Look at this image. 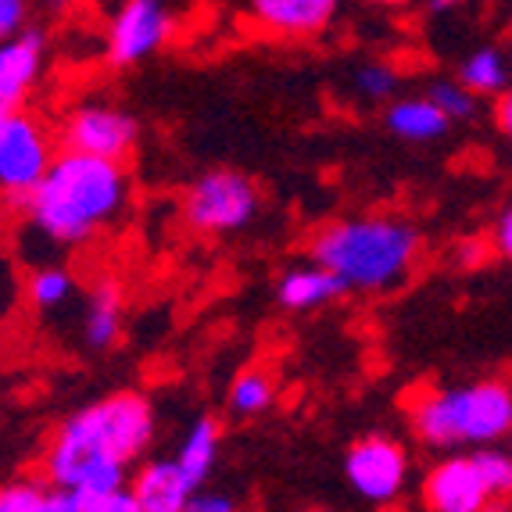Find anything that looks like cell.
Here are the masks:
<instances>
[{
	"mask_svg": "<svg viewBox=\"0 0 512 512\" xmlns=\"http://www.w3.org/2000/svg\"><path fill=\"white\" fill-rule=\"evenodd\" d=\"M129 491L144 512H183L201 487H194L176 459H147L129 473Z\"/></svg>",
	"mask_w": 512,
	"mask_h": 512,
	"instance_id": "4fadbf2b",
	"label": "cell"
},
{
	"mask_svg": "<svg viewBox=\"0 0 512 512\" xmlns=\"http://www.w3.org/2000/svg\"><path fill=\"white\" fill-rule=\"evenodd\" d=\"M351 90H355V97H362V101H394L398 97V90H402V72L394 69L391 61H362L359 69L351 72Z\"/></svg>",
	"mask_w": 512,
	"mask_h": 512,
	"instance_id": "44dd1931",
	"label": "cell"
},
{
	"mask_svg": "<svg viewBox=\"0 0 512 512\" xmlns=\"http://www.w3.org/2000/svg\"><path fill=\"white\" fill-rule=\"evenodd\" d=\"M305 512H330V509H305Z\"/></svg>",
	"mask_w": 512,
	"mask_h": 512,
	"instance_id": "8d00e7d4",
	"label": "cell"
},
{
	"mask_svg": "<svg viewBox=\"0 0 512 512\" xmlns=\"http://www.w3.org/2000/svg\"><path fill=\"white\" fill-rule=\"evenodd\" d=\"M362 4H369V8H376V11H405V8H412L416 0H362Z\"/></svg>",
	"mask_w": 512,
	"mask_h": 512,
	"instance_id": "d6a6232c",
	"label": "cell"
},
{
	"mask_svg": "<svg viewBox=\"0 0 512 512\" xmlns=\"http://www.w3.org/2000/svg\"><path fill=\"white\" fill-rule=\"evenodd\" d=\"M172 33L176 18L165 0H119L104 29V58L111 69H137L162 51Z\"/></svg>",
	"mask_w": 512,
	"mask_h": 512,
	"instance_id": "9c48e42d",
	"label": "cell"
},
{
	"mask_svg": "<svg viewBox=\"0 0 512 512\" xmlns=\"http://www.w3.org/2000/svg\"><path fill=\"white\" fill-rule=\"evenodd\" d=\"M47 65V40L40 29L0 40V104L4 108H26L36 83Z\"/></svg>",
	"mask_w": 512,
	"mask_h": 512,
	"instance_id": "7c38bea8",
	"label": "cell"
},
{
	"mask_svg": "<svg viewBox=\"0 0 512 512\" xmlns=\"http://www.w3.org/2000/svg\"><path fill=\"white\" fill-rule=\"evenodd\" d=\"M423 237L398 215H348L319 226L308 240L312 262L341 276L348 291L387 294L412 276Z\"/></svg>",
	"mask_w": 512,
	"mask_h": 512,
	"instance_id": "3957f363",
	"label": "cell"
},
{
	"mask_svg": "<svg viewBox=\"0 0 512 512\" xmlns=\"http://www.w3.org/2000/svg\"><path fill=\"white\" fill-rule=\"evenodd\" d=\"M183 512H240V509H237V502H233L230 495H222V491H197Z\"/></svg>",
	"mask_w": 512,
	"mask_h": 512,
	"instance_id": "f546056e",
	"label": "cell"
},
{
	"mask_svg": "<svg viewBox=\"0 0 512 512\" xmlns=\"http://www.w3.org/2000/svg\"><path fill=\"white\" fill-rule=\"evenodd\" d=\"M427 97L444 111V119L448 122H473L477 119V108H480V97L473 90L459 83V79H434L427 86Z\"/></svg>",
	"mask_w": 512,
	"mask_h": 512,
	"instance_id": "603a6c76",
	"label": "cell"
},
{
	"mask_svg": "<svg viewBox=\"0 0 512 512\" xmlns=\"http://www.w3.org/2000/svg\"><path fill=\"white\" fill-rule=\"evenodd\" d=\"M133 180L126 162L61 147L40 187L26 197V230L47 251L83 248L126 212Z\"/></svg>",
	"mask_w": 512,
	"mask_h": 512,
	"instance_id": "7a4b0ae2",
	"label": "cell"
},
{
	"mask_svg": "<svg viewBox=\"0 0 512 512\" xmlns=\"http://www.w3.org/2000/svg\"><path fill=\"white\" fill-rule=\"evenodd\" d=\"M405 416L416 441L437 452L498 444L512 434V384L484 376L473 384L419 387L405 398Z\"/></svg>",
	"mask_w": 512,
	"mask_h": 512,
	"instance_id": "277c9868",
	"label": "cell"
},
{
	"mask_svg": "<svg viewBox=\"0 0 512 512\" xmlns=\"http://www.w3.org/2000/svg\"><path fill=\"white\" fill-rule=\"evenodd\" d=\"M466 4H470V0H423V11H427L430 18H448V15H459Z\"/></svg>",
	"mask_w": 512,
	"mask_h": 512,
	"instance_id": "1f68e13d",
	"label": "cell"
},
{
	"mask_svg": "<svg viewBox=\"0 0 512 512\" xmlns=\"http://www.w3.org/2000/svg\"><path fill=\"white\" fill-rule=\"evenodd\" d=\"M122 323H126V305H122V287L119 280H97L90 287V298L83 308V341L90 351H111L122 337Z\"/></svg>",
	"mask_w": 512,
	"mask_h": 512,
	"instance_id": "9a60e30c",
	"label": "cell"
},
{
	"mask_svg": "<svg viewBox=\"0 0 512 512\" xmlns=\"http://www.w3.org/2000/svg\"><path fill=\"white\" fill-rule=\"evenodd\" d=\"M491 251H495L502 262H512V205L502 208V215L491 226Z\"/></svg>",
	"mask_w": 512,
	"mask_h": 512,
	"instance_id": "f1b7e54d",
	"label": "cell"
},
{
	"mask_svg": "<svg viewBox=\"0 0 512 512\" xmlns=\"http://www.w3.org/2000/svg\"><path fill=\"white\" fill-rule=\"evenodd\" d=\"M8 111H11V108H4V104H0V119H4V115H8Z\"/></svg>",
	"mask_w": 512,
	"mask_h": 512,
	"instance_id": "e575fe53",
	"label": "cell"
},
{
	"mask_svg": "<svg viewBox=\"0 0 512 512\" xmlns=\"http://www.w3.org/2000/svg\"><path fill=\"white\" fill-rule=\"evenodd\" d=\"M344 480L366 505L391 509L405 498L412 480V455L398 437L366 434L344 452Z\"/></svg>",
	"mask_w": 512,
	"mask_h": 512,
	"instance_id": "52a82bcc",
	"label": "cell"
},
{
	"mask_svg": "<svg viewBox=\"0 0 512 512\" xmlns=\"http://www.w3.org/2000/svg\"><path fill=\"white\" fill-rule=\"evenodd\" d=\"M348 287H344L341 276H333L326 265H294L276 280V301H280L287 312H316V308L333 305L337 298H344Z\"/></svg>",
	"mask_w": 512,
	"mask_h": 512,
	"instance_id": "5bb4252c",
	"label": "cell"
},
{
	"mask_svg": "<svg viewBox=\"0 0 512 512\" xmlns=\"http://www.w3.org/2000/svg\"><path fill=\"white\" fill-rule=\"evenodd\" d=\"M341 0H248V18L276 40H312L333 26Z\"/></svg>",
	"mask_w": 512,
	"mask_h": 512,
	"instance_id": "8fae6325",
	"label": "cell"
},
{
	"mask_svg": "<svg viewBox=\"0 0 512 512\" xmlns=\"http://www.w3.org/2000/svg\"><path fill=\"white\" fill-rule=\"evenodd\" d=\"M29 15H33V0H0V40L26 33Z\"/></svg>",
	"mask_w": 512,
	"mask_h": 512,
	"instance_id": "484cf974",
	"label": "cell"
},
{
	"mask_svg": "<svg viewBox=\"0 0 512 512\" xmlns=\"http://www.w3.org/2000/svg\"><path fill=\"white\" fill-rule=\"evenodd\" d=\"M455 79H459L466 90H473L477 97H498L502 90L512 86V65L502 47L484 43V47H473L470 54H462Z\"/></svg>",
	"mask_w": 512,
	"mask_h": 512,
	"instance_id": "ac0fdd59",
	"label": "cell"
},
{
	"mask_svg": "<svg viewBox=\"0 0 512 512\" xmlns=\"http://www.w3.org/2000/svg\"><path fill=\"white\" fill-rule=\"evenodd\" d=\"M502 51H505V58H509V65H512V33H509V40H505Z\"/></svg>",
	"mask_w": 512,
	"mask_h": 512,
	"instance_id": "836d02e7",
	"label": "cell"
},
{
	"mask_svg": "<svg viewBox=\"0 0 512 512\" xmlns=\"http://www.w3.org/2000/svg\"><path fill=\"white\" fill-rule=\"evenodd\" d=\"M505 441H509V444H505V448H509V452H512V434H509V437H505Z\"/></svg>",
	"mask_w": 512,
	"mask_h": 512,
	"instance_id": "d590c367",
	"label": "cell"
},
{
	"mask_svg": "<svg viewBox=\"0 0 512 512\" xmlns=\"http://www.w3.org/2000/svg\"><path fill=\"white\" fill-rule=\"evenodd\" d=\"M76 291H79L76 273L58 262L36 265L26 280V301L36 312H58V308H65L76 298Z\"/></svg>",
	"mask_w": 512,
	"mask_h": 512,
	"instance_id": "ffe728a7",
	"label": "cell"
},
{
	"mask_svg": "<svg viewBox=\"0 0 512 512\" xmlns=\"http://www.w3.org/2000/svg\"><path fill=\"white\" fill-rule=\"evenodd\" d=\"M58 144L108 162H129L140 144V122L133 111L111 101H79L61 115Z\"/></svg>",
	"mask_w": 512,
	"mask_h": 512,
	"instance_id": "ba28073f",
	"label": "cell"
},
{
	"mask_svg": "<svg viewBox=\"0 0 512 512\" xmlns=\"http://www.w3.org/2000/svg\"><path fill=\"white\" fill-rule=\"evenodd\" d=\"M18 294H26V283H18L11 258H0V319H4L11 308H15Z\"/></svg>",
	"mask_w": 512,
	"mask_h": 512,
	"instance_id": "83f0119b",
	"label": "cell"
},
{
	"mask_svg": "<svg viewBox=\"0 0 512 512\" xmlns=\"http://www.w3.org/2000/svg\"><path fill=\"white\" fill-rule=\"evenodd\" d=\"M83 505H86V512H144L129 487L111 491V495H101V498H90V502H83Z\"/></svg>",
	"mask_w": 512,
	"mask_h": 512,
	"instance_id": "4316f807",
	"label": "cell"
},
{
	"mask_svg": "<svg viewBox=\"0 0 512 512\" xmlns=\"http://www.w3.org/2000/svg\"><path fill=\"white\" fill-rule=\"evenodd\" d=\"M384 126L398 140H409V144H434V140H441L452 129V122L444 119V111L427 94H416L387 101Z\"/></svg>",
	"mask_w": 512,
	"mask_h": 512,
	"instance_id": "2e32d148",
	"label": "cell"
},
{
	"mask_svg": "<svg viewBox=\"0 0 512 512\" xmlns=\"http://www.w3.org/2000/svg\"><path fill=\"white\" fill-rule=\"evenodd\" d=\"M491 115H495V129L512 144V86L495 97V111Z\"/></svg>",
	"mask_w": 512,
	"mask_h": 512,
	"instance_id": "4dcf8cb0",
	"label": "cell"
},
{
	"mask_svg": "<svg viewBox=\"0 0 512 512\" xmlns=\"http://www.w3.org/2000/svg\"><path fill=\"white\" fill-rule=\"evenodd\" d=\"M423 512H484L491 505L473 455H444L419 480Z\"/></svg>",
	"mask_w": 512,
	"mask_h": 512,
	"instance_id": "30bf717a",
	"label": "cell"
},
{
	"mask_svg": "<svg viewBox=\"0 0 512 512\" xmlns=\"http://www.w3.org/2000/svg\"><path fill=\"white\" fill-rule=\"evenodd\" d=\"M40 491H43V480L33 477L4 480L0 484V512H33Z\"/></svg>",
	"mask_w": 512,
	"mask_h": 512,
	"instance_id": "cb8c5ba5",
	"label": "cell"
},
{
	"mask_svg": "<svg viewBox=\"0 0 512 512\" xmlns=\"http://www.w3.org/2000/svg\"><path fill=\"white\" fill-rule=\"evenodd\" d=\"M58 133L43 115L29 108H11L0 119V194L11 205H26L58 158Z\"/></svg>",
	"mask_w": 512,
	"mask_h": 512,
	"instance_id": "8992f818",
	"label": "cell"
},
{
	"mask_svg": "<svg viewBox=\"0 0 512 512\" xmlns=\"http://www.w3.org/2000/svg\"><path fill=\"white\" fill-rule=\"evenodd\" d=\"M276 405V380L269 369H240L233 376L230 394H226V409L237 419H258Z\"/></svg>",
	"mask_w": 512,
	"mask_h": 512,
	"instance_id": "d6986e66",
	"label": "cell"
},
{
	"mask_svg": "<svg viewBox=\"0 0 512 512\" xmlns=\"http://www.w3.org/2000/svg\"><path fill=\"white\" fill-rule=\"evenodd\" d=\"M33 512H86V505L76 491L58 487V484H47V480H43V491H40V498H36Z\"/></svg>",
	"mask_w": 512,
	"mask_h": 512,
	"instance_id": "d4e9b609",
	"label": "cell"
},
{
	"mask_svg": "<svg viewBox=\"0 0 512 512\" xmlns=\"http://www.w3.org/2000/svg\"><path fill=\"white\" fill-rule=\"evenodd\" d=\"M219 448H222V427L215 416H197L194 423L183 434L180 448L172 459L180 462V470L194 480V487H205V480L212 477L215 462H219Z\"/></svg>",
	"mask_w": 512,
	"mask_h": 512,
	"instance_id": "e0dca14e",
	"label": "cell"
},
{
	"mask_svg": "<svg viewBox=\"0 0 512 512\" xmlns=\"http://www.w3.org/2000/svg\"><path fill=\"white\" fill-rule=\"evenodd\" d=\"M158 434L147 394L115 391L58 423L40 455L47 484L69 487L83 502L129 487V466L144 459Z\"/></svg>",
	"mask_w": 512,
	"mask_h": 512,
	"instance_id": "6da1fadb",
	"label": "cell"
},
{
	"mask_svg": "<svg viewBox=\"0 0 512 512\" xmlns=\"http://www.w3.org/2000/svg\"><path fill=\"white\" fill-rule=\"evenodd\" d=\"M473 462H477L480 477L491 502H512V452L509 448H498V444H484V448H473Z\"/></svg>",
	"mask_w": 512,
	"mask_h": 512,
	"instance_id": "7402d4cb",
	"label": "cell"
},
{
	"mask_svg": "<svg viewBox=\"0 0 512 512\" xmlns=\"http://www.w3.org/2000/svg\"><path fill=\"white\" fill-rule=\"evenodd\" d=\"M262 212V190L240 169L201 172L180 197V215L201 237H230L248 230Z\"/></svg>",
	"mask_w": 512,
	"mask_h": 512,
	"instance_id": "5b68a950",
	"label": "cell"
}]
</instances>
